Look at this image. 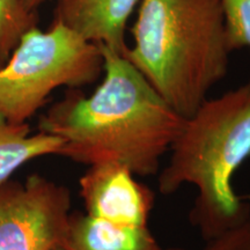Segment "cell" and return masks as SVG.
<instances>
[{"mask_svg": "<svg viewBox=\"0 0 250 250\" xmlns=\"http://www.w3.org/2000/svg\"><path fill=\"white\" fill-rule=\"evenodd\" d=\"M104 79L89 96L73 88L41 117L39 131L62 140L59 155L92 166L118 162L136 176L160 171L183 129L181 116L125 56L100 45Z\"/></svg>", "mask_w": 250, "mask_h": 250, "instance_id": "6da1fadb", "label": "cell"}, {"mask_svg": "<svg viewBox=\"0 0 250 250\" xmlns=\"http://www.w3.org/2000/svg\"><path fill=\"white\" fill-rule=\"evenodd\" d=\"M125 57L177 114L189 118L227 76L220 0H142Z\"/></svg>", "mask_w": 250, "mask_h": 250, "instance_id": "7a4b0ae2", "label": "cell"}, {"mask_svg": "<svg viewBox=\"0 0 250 250\" xmlns=\"http://www.w3.org/2000/svg\"><path fill=\"white\" fill-rule=\"evenodd\" d=\"M158 175V190L168 196L184 184L196 187L190 224L204 241L242 221L250 205L234 191L232 179L250 156V83L206 99L170 146Z\"/></svg>", "mask_w": 250, "mask_h": 250, "instance_id": "3957f363", "label": "cell"}, {"mask_svg": "<svg viewBox=\"0 0 250 250\" xmlns=\"http://www.w3.org/2000/svg\"><path fill=\"white\" fill-rule=\"evenodd\" d=\"M102 72L100 46L62 21L30 28L0 66V114L27 123L55 89L89 85Z\"/></svg>", "mask_w": 250, "mask_h": 250, "instance_id": "277c9868", "label": "cell"}, {"mask_svg": "<svg viewBox=\"0 0 250 250\" xmlns=\"http://www.w3.org/2000/svg\"><path fill=\"white\" fill-rule=\"evenodd\" d=\"M70 210V190L48 177L8 181L0 188V250L61 248Z\"/></svg>", "mask_w": 250, "mask_h": 250, "instance_id": "5b68a950", "label": "cell"}, {"mask_svg": "<svg viewBox=\"0 0 250 250\" xmlns=\"http://www.w3.org/2000/svg\"><path fill=\"white\" fill-rule=\"evenodd\" d=\"M118 162L89 166L80 177V196L86 213L125 226H147L155 195Z\"/></svg>", "mask_w": 250, "mask_h": 250, "instance_id": "8992f818", "label": "cell"}, {"mask_svg": "<svg viewBox=\"0 0 250 250\" xmlns=\"http://www.w3.org/2000/svg\"><path fill=\"white\" fill-rule=\"evenodd\" d=\"M139 0H55V19L83 39L125 56L127 22Z\"/></svg>", "mask_w": 250, "mask_h": 250, "instance_id": "52a82bcc", "label": "cell"}, {"mask_svg": "<svg viewBox=\"0 0 250 250\" xmlns=\"http://www.w3.org/2000/svg\"><path fill=\"white\" fill-rule=\"evenodd\" d=\"M65 250H164L147 226H125L87 213L68 219Z\"/></svg>", "mask_w": 250, "mask_h": 250, "instance_id": "ba28073f", "label": "cell"}, {"mask_svg": "<svg viewBox=\"0 0 250 250\" xmlns=\"http://www.w3.org/2000/svg\"><path fill=\"white\" fill-rule=\"evenodd\" d=\"M62 147L58 137L31 133L28 123H15L0 114V188L21 166L41 156L59 155Z\"/></svg>", "mask_w": 250, "mask_h": 250, "instance_id": "9c48e42d", "label": "cell"}, {"mask_svg": "<svg viewBox=\"0 0 250 250\" xmlns=\"http://www.w3.org/2000/svg\"><path fill=\"white\" fill-rule=\"evenodd\" d=\"M37 26V13L24 7L22 0H0V61H7L21 36Z\"/></svg>", "mask_w": 250, "mask_h": 250, "instance_id": "30bf717a", "label": "cell"}, {"mask_svg": "<svg viewBox=\"0 0 250 250\" xmlns=\"http://www.w3.org/2000/svg\"><path fill=\"white\" fill-rule=\"evenodd\" d=\"M229 51L250 49V0H220Z\"/></svg>", "mask_w": 250, "mask_h": 250, "instance_id": "8fae6325", "label": "cell"}, {"mask_svg": "<svg viewBox=\"0 0 250 250\" xmlns=\"http://www.w3.org/2000/svg\"><path fill=\"white\" fill-rule=\"evenodd\" d=\"M205 242L202 250H250V213L234 227ZM164 250L186 249L175 247Z\"/></svg>", "mask_w": 250, "mask_h": 250, "instance_id": "7c38bea8", "label": "cell"}, {"mask_svg": "<svg viewBox=\"0 0 250 250\" xmlns=\"http://www.w3.org/2000/svg\"><path fill=\"white\" fill-rule=\"evenodd\" d=\"M44 1L45 0H22V4L28 11L31 12V13H36L37 8H39Z\"/></svg>", "mask_w": 250, "mask_h": 250, "instance_id": "4fadbf2b", "label": "cell"}, {"mask_svg": "<svg viewBox=\"0 0 250 250\" xmlns=\"http://www.w3.org/2000/svg\"><path fill=\"white\" fill-rule=\"evenodd\" d=\"M56 250H65V249H64V248H62V247H61V248H57Z\"/></svg>", "mask_w": 250, "mask_h": 250, "instance_id": "5bb4252c", "label": "cell"}, {"mask_svg": "<svg viewBox=\"0 0 250 250\" xmlns=\"http://www.w3.org/2000/svg\"><path fill=\"white\" fill-rule=\"evenodd\" d=\"M1 65H2V62H1V61H0V66H1Z\"/></svg>", "mask_w": 250, "mask_h": 250, "instance_id": "9a60e30c", "label": "cell"}]
</instances>
